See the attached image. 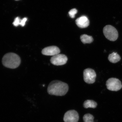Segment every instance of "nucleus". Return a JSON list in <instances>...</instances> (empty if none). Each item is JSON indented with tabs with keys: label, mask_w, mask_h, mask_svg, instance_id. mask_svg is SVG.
Wrapping results in <instances>:
<instances>
[{
	"label": "nucleus",
	"mask_w": 122,
	"mask_h": 122,
	"mask_svg": "<svg viewBox=\"0 0 122 122\" xmlns=\"http://www.w3.org/2000/svg\"><path fill=\"white\" fill-rule=\"evenodd\" d=\"M76 23L80 28H86L89 25V21L86 16H83L78 18L76 20Z\"/></svg>",
	"instance_id": "nucleus-9"
},
{
	"label": "nucleus",
	"mask_w": 122,
	"mask_h": 122,
	"mask_svg": "<svg viewBox=\"0 0 122 122\" xmlns=\"http://www.w3.org/2000/svg\"><path fill=\"white\" fill-rule=\"evenodd\" d=\"M21 20L20 18L17 17L15 19L14 22L13 23V24L15 26L17 27L18 26L20 25Z\"/></svg>",
	"instance_id": "nucleus-15"
},
{
	"label": "nucleus",
	"mask_w": 122,
	"mask_h": 122,
	"mask_svg": "<svg viewBox=\"0 0 122 122\" xmlns=\"http://www.w3.org/2000/svg\"><path fill=\"white\" fill-rule=\"evenodd\" d=\"M68 88L67 83L60 81L54 80L48 85L47 92L50 95L62 96L67 93Z\"/></svg>",
	"instance_id": "nucleus-1"
},
{
	"label": "nucleus",
	"mask_w": 122,
	"mask_h": 122,
	"mask_svg": "<svg viewBox=\"0 0 122 122\" xmlns=\"http://www.w3.org/2000/svg\"><path fill=\"white\" fill-rule=\"evenodd\" d=\"M60 50L59 48L55 46H51L46 47L42 51V54L44 55L54 56L59 54Z\"/></svg>",
	"instance_id": "nucleus-8"
},
{
	"label": "nucleus",
	"mask_w": 122,
	"mask_h": 122,
	"mask_svg": "<svg viewBox=\"0 0 122 122\" xmlns=\"http://www.w3.org/2000/svg\"><path fill=\"white\" fill-rule=\"evenodd\" d=\"M80 39L84 44L91 43L93 41L92 36L85 34L81 35L80 36Z\"/></svg>",
	"instance_id": "nucleus-12"
},
{
	"label": "nucleus",
	"mask_w": 122,
	"mask_h": 122,
	"mask_svg": "<svg viewBox=\"0 0 122 122\" xmlns=\"http://www.w3.org/2000/svg\"><path fill=\"white\" fill-rule=\"evenodd\" d=\"M27 20V18H24L22 20H21L20 25L22 27H24L25 25L26 22Z\"/></svg>",
	"instance_id": "nucleus-16"
},
{
	"label": "nucleus",
	"mask_w": 122,
	"mask_h": 122,
	"mask_svg": "<svg viewBox=\"0 0 122 122\" xmlns=\"http://www.w3.org/2000/svg\"><path fill=\"white\" fill-rule=\"evenodd\" d=\"M107 88L109 90L117 91L122 88L121 82L118 79L115 78H111L108 79L106 82Z\"/></svg>",
	"instance_id": "nucleus-4"
},
{
	"label": "nucleus",
	"mask_w": 122,
	"mask_h": 122,
	"mask_svg": "<svg viewBox=\"0 0 122 122\" xmlns=\"http://www.w3.org/2000/svg\"><path fill=\"white\" fill-rule=\"evenodd\" d=\"M97 104L93 100H87L85 101L83 103L84 107L86 109L88 108H95L97 107Z\"/></svg>",
	"instance_id": "nucleus-11"
},
{
	"label": "nucleus",
	"mask_w": 122,
	"mask_h": 122,
	"mask_svg": "<svg viewBox=\"0 0 122 122\" xmlns=\"http://www.w3.org/2000/svg\"><path fill=\"white\" fill-rule=\"evenodd\" d=\"M20 57L17 54L13 53H9L5 55L2 59L3 65L6 67L15 69L20 65Z\"/></svg>",
	"instance_id": "nucleus-2"
},
{
	"label": "nucleus",
	"mask_w": 122,
	"mask_h": 122,
	"mask_svg": "<svg viewBox=\"0 0 122 122\" xmlns=\"http://www.w3.org/2000/svg\"><path fill=\"white\" fill-rule=\"evenodd\" d=\"M94 117L92 115L90 114H85L83 117L84 122H94Z\"/></svg>",
	"instance_id": "nucleus-13"
},
{
	"label": "nucleus",
	"mask_w": 122,
	"mask_h": 122,
	"mask_svg": "<svg viewBox=\"0 0 122 122\" xmlns=\"http://www.w3.org/2000/svg\"><path fill=\"white\" fill-rule=\"evenodd\" d=\"M108 59L111 63H115L121 60V58L117 53L113 52L109 55Z\"/></svg>",
	"instance_id": "nucleus-10"
},
{
	"label": "nucleus",
	"mask_w": 122,
	"mask_h": 122,
	"mask_svg": "<svg viewBox=\"0 0 122 122\" xmlns=\"http://www.w3.org/2000/svg\"><path fill=\"white\" fill-rule=\"evenodd\" d=\"M103 31L105 37L108 40L114 41L118 39V31L115 27L112 25H106L103 28Z\"/></svg>",
	"instance_id": "nucleus-3"
},
{
	"label": "nucleus",
	"mask_w": 122,
	"mask_h": 122,
	"mask_svg": "<svg viewBox=\"0 0 122 122\" xmlns=\"http://www.w3.org/2000/svg\"><path fill=\"white\" fill-rule=\"evenodd\" d=\"M78 112L74 110L68 111L65 114L63 120L65 122H78L79 120Z\"/></svg>",
	"instance_id": "nucleus-7"
},
{
	"label": "nucleus",
	"mask_w": 122,
	"mask_h": 122,
	"mask_svg": "<svg viewBox=\"0 0 122 122\" xmlns=\"http://www.w3.org/2000/svg\"><path fill=\"white\" fill-rule=\"evenodd\" d=\"M15 0L18 1V0Z\"/></svg>",
	"instance_id": "nucleus-17"
},
{
	"label": "nucleus",
	"mask_w": 122,
	"mask_h": 122,
	"mask_svg": "<svg viewBox=\"0 0 122 122\" xmlns=\"http://www.w3.org/2000/svg\"><path fill=\"white\" fill-rule=\"evenodd\" d=\"M67 60L68 58L65 55L59 54L53 56L50 60L51 63L56 66L65 65Z\"/></svg>",
	"instance_id": "nucleus-6"
},
{
	"label": "nucleus",
	"mask_w": 122,
	"mask_h": 122,
	"mask_svg": "<svg viewBox=\"0 0 122 122\" xmlns=\"http://www.w3.org/2000/svg\"><path fill=\"white\" fill-rule=\"evenodd\" d=\"M77 13V10L76 9H71L68 12V14L70 17L71 18H74L75 17L76 14Z\"/></svg>",
	"instance_id": "nucleus-14"
},
{
	"label": "nucleus",
	"mask_w": 122,
	"mask_h": 122,
	"mask_svg": "<svg viewBox=\"0 0 122 122\" xmlns=\"http://www.w3.org/2000/svg\"><path fill=\"white\" fill-rule=\"evenodd\" d=\"M97 75L94 70L91 68L86 69L83 71L84 80L86 83L92 84L95 82Z\"/></svg>",
	"instance_id": "nucleus-5"
}]
</instances>
